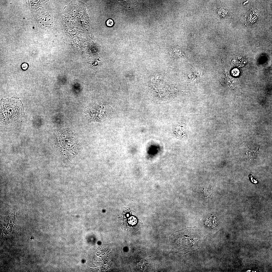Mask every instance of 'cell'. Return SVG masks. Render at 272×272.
Returning <instances> with one entry per match:
<instances>
[{"mask_svg":"<svg viewBox=\"0 0 272 272\" xmlns=\"http://www.w3.org/2000/svg\"><path fill=\"white\" fill-rule=\"evenodd\" d=\"M172 132L174 136L181 140L186 139L190 133L187 125L183 123L179 122H175L173 123Z\"/></svg>","mask_w":272,"mask_h":272,"instance_id":"3","label":"cell"},{"mask_svg":"<svg viewBox=\"0 0 272 272\" xmlns=\"http://www.w3.org/2000/svg\"><path fill=\"white\" fill-rule=\"evenodd\" d=\"M113 20L111 19L108 20L106 22L107 25L108 26H112L113 25Z\"/></svg>","mask_w":272,"mask_h":272,"instance_id":"6","label":"cell"},{"mask_svg":"<svg viewBox=\"0 0 272 272\" xmlns=\"http://www.w3.org/2000/svg\"><path fill=\"white\" fill-rule=\"evenodd\" d=\"M28 64L26 63H23L21 65L22 69L23 70H27L28 67Z\"/></svg>","mask_w":272,"mask_h":272,"instance_id":"7","label":"cell"},{"mask_svg":"<svg viewBox=\"0 0 272 272\" xmlns=\"http://www.w3.org/2000/svg\"><path fill=\"white\" fill-rule=\"evenodd\" d=\"M24 116L23 104L18 98L1 99L0 117L3 125L13 128L22 121Z\"/></svg>","mask_w":272,"mask_h":272,"instance_id":"1","label":"cell"},{"mask_svg":"<svg viewBox=\"0 0 272 272\" xmlns=\"http://www.w3.org/2000/svg\"><path fill=\"white\" fill-rule=\"evenodd\" d=\"M218 220L215 216L209 215L206 218L205 224L207 226L211 228H213L217 224Z\"/></svg>","mask_w":272,"mask_h":272,"instance_id":"5","label":"cell"},{"mask_svg":"<svg viewBox=\"0 0 272 272\" xmlns=\"http://www.w3.org/2000/svg\"><path fill=\"white\" fill-rule=\"evenodd\" d=\"M196 232L185 229L176 232L171 236L169 247L172 251L184 253L197 249L200 244V239Z\"/></svg>","mask_w":272,"mask_h":272,"instance_id":"2","label":"cell"},{"mask_svg":"<svg viewBox=\"0 0 272 272\" xmlns=\"http://www.w3.org/2000/svg\"><path fill=\"white\" fill-rule=\"evenodd\" d=\"M233 73L235 75H236L237 74H238V70H235L233 71Z\"/></svg>","mask_w":272,"mask_h":272,"instance_id":"8","label":"cell"},{"mask_svg":"<svg viewBox=\"0 0 272 272\" xmlns=\"http://www.w3.org/2000/svg\"><path fill=\"white\" fill-rule=\"evenodd\" d=\"M169 56L173 58L182 57L184 55L183 51L178 47H172L168 50Z\"/></svg>","mask_w":272,"mask_h":272,"instance_id":"4","label":"cell"}]
</instances>
